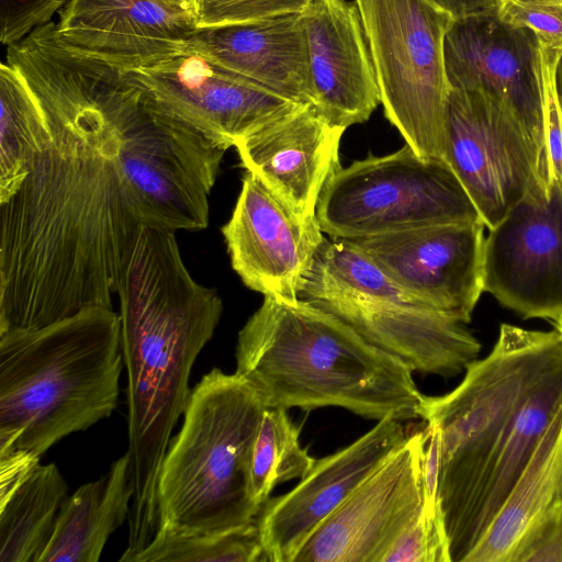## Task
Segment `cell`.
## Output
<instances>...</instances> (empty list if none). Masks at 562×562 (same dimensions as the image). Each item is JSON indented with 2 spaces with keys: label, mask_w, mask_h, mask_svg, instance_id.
I'll return each instance as SVG.
<instances>
[{
  "label": "cell",
  "mask_w": 562,
  "mask_h": 562,
  "mask_svg": "<svg viewBox=\"0 0 562 562\" xmlns=\"http://www.w3.org/2000/svg\"><path fill=\"white\" fill-rule=\"evenodd\" d=\"M40 99L52 136L0 202V335L112 308L139 225L117 166L122 69L66 48L54 24L7 50Z\"/></svg>",
  "instance_id": "obj_1"
},
{
  "label": "cell",
  "mask_w": 562,
  "mask_h": 562,
  "mask_svg": "<svg viewBox=\"0 0 562 562\" xmlns=\"http://www.w3.org/2000/svg\"><path fill=\"white\" fill-rule=\"evenodd\" d=\"M561 407L562 336L512 324L452 391L425 395L451 562H468Z\"/></svg>",
  "instance_id": "obj_2"
},
{
  "label": "cell",
  "mask_w": 562,
  "mask_h": 562,
  "mask_svg": "<svg viewBox=\"0 0 562 562\" xmlns=\"http://www.w3.org/2000/svg\"><path fill=\"white\" fill-rule=\"evenodd\" d=\"M121 351L126 371L131 562L158 528L157 486L171 432L184 413L190 374L223 313L217 291L187 269L175 232L139 224L120 272Z\"/></svg>",
  "instance_id": "obj_3"
},
{
  "label": "cell",
  "mask_w": 562,
  "mask_h": 562,
  "mask_svg": "<svg viewBox=\"0 0 562 562\" xmlns=\"http://www.w3.org/2000/svg\"><path fill=\"white\" fill-rule=\"evenodd\" d=\"M236 371L271 408L335 406L361 417L423 418L425 395L401 359L306 301L263 296L238 333Z\"/></svg>",
  "instance_id": "obj_4"
},
{
  "label": "cell",
  "mask_w": 562,
  "mask_h": 562,
  "mask_svg": "<svg viewBox=\"0 0 562 562\" xmlns=\"http://www.w3.org/2000/svg\"><path fill=\"white\" fill-rule=\"evenodd\" d=\"M121 322L94 306L54 324L0 335V451L38 456L116 408Z\"/></svg>",
  "instance_id": "obj_5"
},
{
  "label": "cell",
  "mask_w": 562,
  "mask_h": 562,
  "mask_svg": "<svg viewBox=\"0 0 562 562\" xmlns=\"http://www.w3.org/2000/svg\"><path fill=\"white\" fill-rule=\"evenodd\" d=\"M266 408L244 378L217 368L191 390L159 471L157 530L224 531L256 519L250 465Z\"/></svg>",
  "instance_id": "obj_6"
},
{
  "label": "cell",
  "mask_w": 562,
  "mask_h": 562,
  "mask_svg": "<svg viewBox=\"0 0 562 562\" xmlns=\"http://www.w3.org/2000/svg\"><path fill=\"white\" fill-rule=\"evenodd\" d=\"M387 121L425 159L445 161L450 86L445 37L454 20L435 0H353Z\"/></svg>",
  "instance_id": "obj_7"
},
{
  "label": "cell",
  "mask_w": 562,
  "mask_h": 562,
  "mask_svg": "<svg viewBox=\"0 0 562 562\" xmlns=\"http://www.w3.org/2000/svg\"><path fill=\"white\" fill-rule=\"evenodd\" d=\"M131 85L119 119L117 166L133 215L170 232L205 228L227 149L147 104Z\"/></svg>",
  "instance_id": "obj_8"
},
{
  "label": "cell",
  "mask_w": 562,
  "mask_h": 562,
  "mask_svg": "<svg viewBox=\"0 0 562 562\" xmlns=\"http://www.w3.org/2000/svg\"><path fill=\"white\" fill-rule=\"evenodd\" d=\"M316 218L333 239L482 222L448 164L425 159L407 144L392 154L341 166L319 196Z\"/></svg>",
  "instance_id": "obj_9"
},
{
  "label": "cell",
  "mask_w": 562,
  "mask_h": 562,
  "mask_svg": "<svg viewBox=\"0 0 562 562\" xmlns=\"http://www.w3.org/2000/svg\"><path fill=\"white\" fill-rule=\"evenodd\" d=\"M445 161L487 229L528 192L551 187L544 161L519 122L477 90L450 88Z\"/></svg>",
  "instance_id": "obj_10"
},
{
  "label": "cell",
  "mask_w": 562,
  "mask_h": 562,
  "mask_svg": "<svg viewBox=\"0 0 562 562\" xmlns=\"http://www.w3.org/2000/svg\"><path fill=\"white\" fill-rule=\"evenodd\" d=\"M124 72L147 104L225 149L305 104L227 70L188 47L154 66Z\"/></svg>",
  "instance_id": "obj_11"
},
{
  "label": "cell",
  "mask_w": 562,
  "mask_h": 562,
  "mask_svg": "<svg viewBox=\"0 0 562 562\" xmlns=\"http://www.w3.org/2000/svg\"><path fill=\"white\" fill-rule=\"evenodd\" d=\"M484 292L521 318L562 313V188L528 192L485 236Z\"/></svg>",
  "instance_id": "obj_12"
},
{
  "label": "cell",
  "mask_w": 562,
  "mask_h": 562,
  "mask_svg": "<svg viewBox=\"0 0 562 562\" xmlns=\"http://www.w3.org/2000/svg\"><path fill=\"white\" fill-rule=\"evenodd\" d=\"M427 434L405 441L305 540L292 562H382L423 508Z\"/></svg>",
  "instance_id": "obj_13"
},
{
  "label": "cell",
  "mask_w": 562,
  "mask_h": 562,
  "mask_svg": "<svg viewBox=\"0 0 562 562\" xmlns=\"http://www.w3.org/2000/svg\"><path fill=\"white\" fill-rule=\"evenodd\" d=\"M443 54L450 88L477 90L501 102L535 144L548 171L541 55L535 33L504 22L493 8L454 19Z\"/></svg>",
  "instance_id": "obj_14"
},
{
  "label": "cell",
  "mask_w": 562,
  "mask_h": 562,
  "mask_svg": "<svg viewBox=\"0 0 562 562\" xmlns=\"http://www.w3.org/2000/svg\"><path fill=\"white\" fill-rule=\"evenodd\" d=\"M484 228L449 223L347 240L415 299L468 324L484 292Z\"/></svg>",
  "instance_id": "obj_15"
},
{
  "label": "cell",
  "mask_w": 562,
  "mask_h": 562,
  "mask_svg": "<svg viewBox=\"0 0 562 562\" xmlns=\"http://www.w3.org/2000/svg\"><path fill=\"white\" fill-rule=\"evenodd\" d=\"M222 234L234 271L263 296L294 302L324 239L317 218L297 216L246 171Z\"/></svg>",
  "instance_id": "obj_16"
},
{
  "label": "cell",
  "mask_w": 562,
  "mask_h": 562,
  "mask_svg": "<svg viewBox=\"0 0 562 562\" xmlns=\"http://www.w3.org/2000/svg\"><path fill=\"white\" fill-rule=\"evenodd\" d=\"M198 30L194 10L164 0H69L55 23L66 48L123 71L181 53Z\"/></svg>",
  "instance_id": "obj_17"
},
{
  "label": "cell",
  "mask_w": 562,
  "mask_h": 562,
  "mask_svg": "<svg viewBox=\"0 0 562 562\" xmlns=\"http://www.w3.org/2000/svg\"><path fill=\"white\" fill-rule=\"evenodd\" d=\"M407 438L386 417L344 449L316 460L290 492L269 498L256 517L268 562H292L311 533Z\"/></svg>",
  "instance_id": "obj_18"
},
{
  "label": "cell",
  "mask_w": 562,
  "mask_h": 562,
  "mask_svg": "<svg viewBox=\"0 0 562 562\" xmlns=\"http://www.w3.org/2000/svg\"><path fill=\"white\" fill-rule=\"evenodd\" d=\"M306 302L334 314L413 372L451 378L481 351L465 323L412 296L325 295Z\"/></svg>",
  "instance_id": "obj_19"
},
{
  "label": "cell",
  "mask_w": 562,
  "mask_h": 562,
  "mask_svg": "<svg viewBox=\"0 0 562 562\" xmlns=\"http://www.w3.org/2000/svg\"><path fill=\"white\" fill-rule=\"evenodd\" d=\"M345 131L305 103L238 139L234 147L246 171L297 216L315 220L319 196L341 167Z\"/></svg>",
  "instance_id": "obj_20"
},
{
  "label": "cell",
  "mask_w": 562,
  "mask_h": 562,
  "mask_svg": "<svg viewBox=\"0 0 562 562\" xmlns=\"http://www.w3.org/2000/svg\"><path fill=\"white\" fill-rule=\"evenodd\" d=\"M312 105L337 126L367 121L381 103L362 20L355 1L311 0L301 12Z\"/></svg>",
  "instance_id": "obj_21"
},
{
  "label": "cell",
  "mask_w": 562,
  "mask_h": 562,
  "mask_svg": "<svg viewBox=\"0 0 562 562\" xmlns=\"http://www.w3.org/2000/svg\"><path fill=\"white\" fill-rule=\"evenodd\" d=\"M188 48L299 103H313L301 13L199 29Z\"/></svg>",
  "instance_id": "obj_22"
},
{
  "label": "cell",
  "mask_w": 562,
  "mask_h": 562,
  "mask_svg": "<svg viewBox=\"0 0 562 562\" xmlns=\"http://www.w3.org/2000/svg\"><path fill=\"white\" fill-rule=\"evenodd\" d=\"M133 491L125 452L99 479L63 502L38 562H97L110 536L128 518Z\"/></svg>",
  "instance_id": "obj_23"
},
{
  "label": "cell",
  "mask_w": 562,
  "mask_h": 562,
  "mask_svg": "<svg viewBox=\"0 0 562 562\" xmlns=\"http://www.w3.org/2000/svg\"><path fill=\"white\" fill-rule=\"evenodd\" d=\"M562 501V407L468 562H512L529 527Z\"/></svg>",
  "instance_id": "obj_24"
},
{
  "label": "cell",
  "mask_w": 562,
  "mask_h": 562,
  "mask_svg": "<svg viewBox=\"0 0 562 562\" xmlns=\"http://www.w3.org/2000/svg\"><path fill=\"white\" fill-rule=\"evenodd\" d=\"M67 490L55 463H40L31 476L0 504L1 562L40 561Z\"/></svg>",
  "instance_id": "obj_25"
},
{
  "label": "cell",
  "mask_w": 562,
  "mask_h": 562,
  "mask_svg": "<svg viewBox=\"0 0 562 562\" xmlns=\"http://www.w3.org/2000/svg\"><path fill=\"white\" fill-rule=\"evenodd\" d=\"M0 202L22 183L32 160L52 136L47 114L23 74L0 66Z\"/></svg>",
  "instance_id": "obj_26"
},
{
  "label": "cell",
  "mask_w": 562,
  "mask_h": 562,
  "mask_svg": "<svg viewBox=\"0 0 562 562\" xmlns=\"http://www.w3.org/2000/svg\"><path fill=\"white\" fill-rule=\"evenodd\" d=\"M268 562L257 520L224 531L158 529L131 562Z\"/></svg>",
  "instance_id": "obj_27"
},
{
  "label": "cell",
  "mask_w": 562,
  "mask_h": 562,
  "mask_svg": "<svg viewBox=\"0 0 562 562\" xmlns=\"http://www.w3.org/2000/svg\"><path fill=\"white\" fill-rule=\"evenodd\" d=\"M300 428L283 408L267 407L254 445L250 486L255 502L262 505L273 488L286 481L302 479L316 459L300 445Z\"/></svg>",
  "instance_id": "obj_28"
},
{
  "label": "cell",
  "mask_w": 562,
  "mask_h": 562,
  "mask_svg": "<svg viewBox=\"0 0 562 562\" xmlns=\"http://www.w3.org/2000/svg\"><path fill=\"white\" fill-rule=\"evenodd\" d=\"M311 0H194L199 29L301 13Z\"/></svg>",
  "instance_id": "obj_29"
},
{
  "label": "cell",
  "mask_w": 562,
  "mask_h": 562,
  "mask_svg": "<svg viewBox=\"0 0 562 562\" xmlns=\"http://www.w3.org/2000/svg\"><path fill=\"white\" fill-rule=\"evenodd\" d=\"M382 562H451L445 527L429 520L422 508L387 550Z\"/></svg>",
  "instance_id": "obj_30"
},
{
  "label": "cell",
  "mask_w": 562,
  "mask_h": 562,
  "mask_svg": "<svg viewBox=\"0 0 562 562\" xmlns=\"http://www.w3.org/2000/svg\"><path fill=\"white\" fill-rule=\"evenodd\" d=\"M540 45L544 111V144L550 186L562 188V109L555 87V70L562 49Z\"/></svg>",
  "instance_id": "obj_31"
},
{
  "label": "cell",
  "mask_w": 562,
  "mask_h": 562,
  "mask_svg": "<svg viewBox=\"0 0 562 562\" xmlns=\"http://www.w3.org/2000/svg\"><path fill=\"white\" fill-rule=\"evenodd\" d=\"M506 23L530 30L539 44L562 49V0H496Z\"/></svg>",
  "instance_id": "obj_32"
},
{
  "label": "cell",
  "mask_w": 562,
  "mask_h": 562,
  "mask_svg": "<svg viewBox=\"0 0 562 562\" xmlns=\"http://www.w3.org/2000/svg\"><path fill=\"white\" fill-rule=\"evenodd\" d=\"M512 562H562V501L541 515L520 539Z\"/></svg>",
  "instance_id": "obj_33"
},
{
  "label": "cell",
  "mask_w": 562,
  "mask_h": 562,
  "mask_svg": "<svg viewBox=\"0 0 562 562\" xmlns=\"http://www.w3.org/2000/svg\"><path fill=\"white\" fill-rule=\"evenodd\" d=\"M69 0H0V41L10 46L52 16Z\"/></svg>",
  "instance_id": "obj_34"
},
{
  "label": "cell",
  "mask_w": 562,
  "mask_h": 562,
  "mask_svg": "<svg viewBox=\"0 0 562 562\" xmlns=\"http://www.w3.org/2000/svg\"><path fill=\"white\" fill-rule=\"evenodd\" d=\"M40 460L41 456L21 448L0 452V504L31 476Z\"/></svg>",
  "instance_id": "obj_35"
},
{
  "label": "cell",
  "mask_w": 562,
  "mask_h": 562,
  "mask_svg": "<svg viewBox=\"0 0 562 562\" xmlns=\"http://www.w3.org/2000/svg\"><path fill=\"white\" fill-rule=\"evenodd\" d=\"M453 19L495 8L496 0H435Z\"/></svg>",
  "instance_id": "obj_36"
},
{
  "label": "cell",
  "mask_w": 562,
  "mask_h": 562,
  "mask_svg": "<svg viewBox=\"0 0 562 562\" xmlns=\"http://www.w3.org/2000/svg\"><path fill=\"white\" fill-rule=\"evenodd\" d=\"M555 87H557V93L558 99L560 102V106L562 109V55L558 61L557 70H555Z\"/></svg>",
  "instance_id": "obj_37"
},
{
  "label": "cell",
  "mask_w": 562,
  "mask_h": 562,
  "mask_svg": "<svg viewBox=\"0 0 562 562\" xmlns=\"http://www.w3.org/2000/svg\"><path fill=\"white\" fill-rule=\"evenodd\" d=\"M164 1L194 10V0H164Z\"/></svg>",
  "instance_id": "obj_38"
},
{
  "label": "cell",
  "mask_w": 562,
  "mask_h": 562,
  "mask_svg": "<svg viewBox=\"0 0 562 562\" xmlns=\"http://www.w3.org/2000/svg\"><path fill=\"white\" fill-rule=\"evenodd\" d=\"M552 323L554 324L555 330L562 336V313Z\"/></svg>",
  "instance_id": "obj_39"
}]
</instances>
